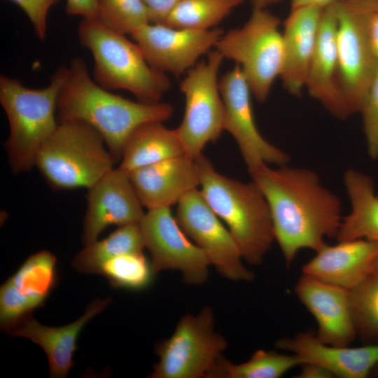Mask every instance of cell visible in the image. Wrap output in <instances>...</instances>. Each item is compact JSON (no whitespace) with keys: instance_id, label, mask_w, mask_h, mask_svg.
Instances as JSON below:
<instances>
[{"instance_id":"1","label":"cell","mask_w":378,"mask_h":378,"mask_svg":"<svg viewBox=\"0 0 378 378\" xmlns=\"http://www.w3.org/2000/svg\"><path fill=\"white\" fill-rule=\"evenodd\" d=\"M271 212L275 241L290 267L303 249L316 252L335 238L343 219L338 196L312 169L287 164H262L248 171Z\"/></svg>"},{"instance_id":"2","label":"cell","mask_w":378,"mask_h":378,"mask_svg":"<svg viewBox=\"0 0 378 378\" xmlns=\"http://www.w3.org/2000/svg\"><path fill=\"white\" fill-rule=\"evenodd\" d=\"M68 66L57 99V120L80 121L93 127L115 162H120L126 142L138 127L163 122L173 114L169 103L134 102L103 88L90 76L82 58L74 57Z\"/></svg>"},{"instance_id":"3","label":"cell","mask_w":378,"mask_h":378,"mask_svg":"<svg viewBox=\"0 0 378 378\" xmlns=\"http://www.w3.org/2000/svg\"><path fill=\"white\" fill-rule=\"evenodd\" d=\"M200 177V191L227 225L248 264L260 265L275 241L268 202L251 180L243 182L218 173L202 153L195 158Z\"/></svg>"},{"instance_id":"4","label":"cell","mask_w":378,"mask_h":378,"mask_svg":"<svg viewBox=\"0 0 378 378\" xmlns=\"http://www.w3.org/2000/svg\"><path fill=\"white\" fill-rule=\"evenodd\" d=\"M68 71V66H60L47 86L36 89L17 78L0 76V104L9 125L5 148L14 174L35 167L40 148L57 127V99Z\"/></svg>"},{"instance_id":"5","label":"cell","mask_w":378,"mask_h":378,"mask_svg":"<svg viewBox=\"0 0 378 378\" xmlns=\"http://www.w3.org/2000/svg\"><path fill=\"white\" fill-rule=\"evenodd\" d=\"M125 36L95 18H82L78 37L94 59L92 78L106 90H127L139 102H161L171 86L169 77L153 68L139 45Z\"/></svg>"},{"instance_id":"6","label":"cell","mask_w":378,"mask_h":378,"mask_svg":"<svg viewBox=\"0 0 378 378\" xmlns=\"http://www.w3.org/2000/svg\"><path fill=\"white\" fill-rule=\"evenodd\" d=\"M115 163L97 130L83 122L63 121L40 148L35 167L53 189L60 190L88 189Z\"/></svg>"},{"instance_id":"7","label":"cell","mask_w":378,"mask_h":378,"mask_svg":"<svg viewBox=\"0 0 378 378\" xmlns=\"http://www.w3.org/2000/svg\"><path fill=\"white\" fill-rule=\"evenodd\" d=\"M336 8L338 84L350 116L360 112L378 71L370 37L378 0H339Z\"/></svg>"},{"instance_id":"8","label":"cell","mask_w":378,"mask_h":378,"mask_svg":"<svg viewBox=\"0 0 378 378\" xmlns=\"http://www.w3.org/2000/svg\"><path fill=\"white\" fill-rule=\"evenodd\" d=\"M279 18L267 8H253L241 27L223 33L215 46L223 57L239 66L252 95L265 102L283 64V38Z\"/></svg>"},{"instance_id":"9","label":"cell","mask_w":378,"mask_h":378,"mask_svg":"<svg viewBox=\"0 0 378 378\" xmlns=\"http://www.w3.org/2000/svg\"><path fill=\"white\" fill-rule=\"evenodd\" d=\"M227 346L225 337L214 330L211 307H204L197 315L186 314L172 336L155 344L159 361L148 377L208 378Z\"/></svg>"},{"instance_id":"10","label":"cell","mask_w":378,"mask_h":378,"mask_svg":"<svg viewBox=\"0 0 378 378\" xmlns=\"http://www.w3.org/2000/svg\"><path fill=\"white\" fill-rule=\"evenodd\" d=\"M223 59L218 50H211L179 85L185 97V111L176 130L186 155L192 158L200 155L205 146L218 139L224 130V106L218 80Z\"/></svg>"},{"instance_id":"11","label":"cell","mask_w":378,"mask_h":378,"mask_svg":"<svg viewBox=\"0 0 378 378\" xmlns=\"http://www.w3.org/2000/svg\"><path fill=\"white\" fill-rule=\"evenodd\" d=\"M175 218L186 234L206 253L211 265L220 275L234 281L253 280L254 274L244 265L234 239L200 190L188 192L178 201Z\"/></svg>"},{"instance_id":"12","label":"cell","mask_w":378,"mask_h":378,"mask_svg":"<svg viewBox=\"0 0 378 378\" xmlns=\"http://www.w3.org/2000/svg\"><path fill=\"white\" fill-rule=\"evenodd\" d=\"M140 225L145 248L151 255L153 274L174 270L188 284L200 285L207 280L211 265L207 255L187 237L170 207L148 210Z\"/></svg>"},{"instance_id":"13","label":"cell","mask_w":378,"mask_h":378,"mask_svg":"<svg viewBox=\"0 0 378 378\" xmlns=\"http://www.w3.org/2000/svg\"><path fill=\"white\" fill-rule=\"evenodd\" d=\"M219 89L224 106L223 129L237 142L248 170L262 164H288L290 156L267 141L255 125L252 93L239 66L221 76Z\"/></svg>"},{"instance_id":"14","label":"cell","mask_w":378,"mask_h":378,"mask_svg":"<svg viewBox=\"0 0 378 378\" xmlns=\"http://www.w3.org/2000/svg\"><path fill=\"white\" fill-rule=\"evenodd\" d=\"M223 33L222 29L217 27L197 30L148 23L131 36L153 68L179 77L215 48Z\"/></svg>"},{"instance_id":"15","label":"cell","mask_w":378,"mask_h":378,"mask_svg":"<svg viewBox=\"0 0 378 378\" xmlns=\"http://www.w3.org/2000/svg\"><path fill=\"white\" fill-rule=\"evenodd\" d=\"M57 258L48 251L29 256L0 288L1 330L8 332L44 305L57 283Z\"/></svg>"},{"instance_id":"16","label":"cell","mask_w":378,"mask_h":378,"mask_svg":"<svg viewBox=\"0 0 378 378\" xmlns=\"http://www.w3.org/2000/svg\"><path fill=\"white\" fill-rule=\"evenodd\" d=\"M82 242L97 240L108 226L140 222L145 213L129 174L113 168L88 189Z\"/></svg>"},{"instance_id":"17","label":"cell","mask_w":378,"mask_h":378,"mask_svg":"<svg viewBox=\"0 0 378 378\" xmlns=\"http://www.w3.org/2000/svg\"><path fill=\"white\" fill-rule=\"evenodd\" d=\"M300 301L315 318V333L322 342L349 346L357 337L350 304V290L302 274L295 286Z\"/></svg>"},{"instance_id":"18","label":"cell","mask_w":378,"mask_h":378,"mask_svg":"<svg viewBox=\"0 0 378 378\" xmlns=\"http://www.w3.org/2000/svg\"><path fill=\"white\" fill-rule=\"evenodd\" d=\"M378 269V242L364 239L323 246L302 274L351 290Z\"/></svg>"},{"instance_id":"19","label":"cell","mask_w":378,"mask_h":378,"mask_svg":"<svg viewBox=\"0 0 378 378\" xmlns=\"http://www.w3.org/2000/svg\"><path fill=\"white\" fill-rule=\"evenodd\" d=\"M144 207H170L200 185L195 158L186 155L136 169L128 173Z\"/></svg>"},{"instance_id":"20","label":"cell","mask_w":378,"mask_h":378,"mask_svg":"<svg viewBox=\"0 0 378 378\" xmlns=\"http://www.w3.org/2000/svg\"><path fill=\"white\" fill-rule=\"evenodd\" d=\"M276 346L297 355L304 363L325 368L335 377L365 378L378 365V344L359 347L335 346L322 342L312 332H300L281 338Z\"/></svg>"},{"instance_id":"21","label":"cell","mask_w":378,"mask_h":378,"mask_svg":"<svg viewBox=\"0 0 378 378\" xmlns=\"http://www.w3.org/2000/svg\"><path fill=\"white\" fill-rule=\"evenodd\" d=\"M337 2L323 9L305 87L309 95L331 115L346 119L349 115L337 77Z\"/></svg>"},{"instance_id":"22","label":"cell","mask_w":378,"mask_h":378,"mask_svg":"<svg viewBox=\"0 0 378 378\" xmlns=\"http://www.w3.org/2000/svg\"><path fill=\"white\" fill-rule=\"evenodd\" d=\"M323 9L315 6L293 8L284 22L280 78L284 88L295 97L305 87Z\"/></svg>"},{"instance_id":"23","label":"cell","mask_w":378,"mask_h":378,"mask_svg":"<svg viewBox=\"0 0 378 378\" xmlns=\"http://www.w3.org/2000/svg\"><path fill=\"white\" fill-rule=\"evenodd\" d=\"M111 302L110 298L95 300L77 321L62 327H48L39 323L31 316L19 323L8 332L13 337H23L40 346L45 351L49 364V377H66L74 363L77 340L85 324L103 311Z\"/></svg>"},{"instance_id":"24","label":"cell","mask_w":378,"mask_h":378,"mask_svg":"<svg viewBox=\"0 0 378 378\" xmlns=\"http://www.w3.org/2000/svg\"><path fill=\"white\" fill-rule=\"evenodd\" d=\"M350 211L343 216L337 241L364 239L378 242V193L373 180L354 169L344 174Z\"/></svg>"},{"instance_id":"25","label":"cell","mask_w":378,"mask_h":378,"mask_svg":"<svg viewBox=\"0 0 378 378\" xmlns=\"http://www.w3.org/2000/svg\"><path fill=\"white\" fill-rule=\"evenodd\" d=\"M163 122L141 125L130 136L123 149L119 168L127 174L141 167L186 155L176 130Z\"/></svg>"},{"instance_id":"26","label":"cell","mask_w":378,"mask_h":378,"mask_svg":"<svg viewBox=\"0 0 378 378\" xmlns=\"http://www.w3.org/2000/svg\"><path fill=\"white\" fill-rule=\"evenodd\" d=\"M145 242L140 222L118 226L105 239L85 246L74 258L72 266L83 274H98L101 266L118 255L142 252Z\"/></svg>"},{"instance_id":"27","label":"cell","mask_w":378,"mask_h":378,"mask_svg":"<svg viewBox=\"0 0 378 378\" xmlns=\"http://www.w3.org/2000/svg\"><path fill=\"white\" fill-rule=\"evenodd\" d=\"M303 363L295 354L263 349L256 351L247 361L239 364L232 363L222 355L208 378H279Z\"/></svg>"},{"instance_id":"28","label":"cell","mask_w":378,"mask_h":378,"mask_svg":"<svg viewBox=\"0 0 378 378\" xmlns=\"http://www.w3.org/2000/svg\"><path fill=\"white\" fill-rule=\"evenodd\" d=\"M244 0H180L162 23L197 30L215 28Z\"/></svg>"},{"instance_id":"29","label":"cell","mask_w":378,"mask_h":378,"mask_svg":"<svg viewBox=\"0 0 378 378\" xmlns=\"http://www.w3.org/2000/svg\"><path fill=\"white\" fill-rule=\"evenodd\" d=\"M350 304L357 336L378 344V269L350 290Z\"/></svg>"},{"instance_id":"30","label":"cell","mask_w":378,"mask_h":378,"mask_svg":"<svg viewBox=\"0 0 378 378\" xmlns=\"http://www.w3.org/2000/svg\"><path fill=\"white\" fill-rule=\"evenodd\" d=\"M98 274L103 275L114 288L138 290L150 283L153 272L142 252L125 253L104 262Z\"/></svg>"},{"instance_id":"31","label":"cell","mask_w":378,"mask_h":378,"mask_svg":"<svg viewBox=\"0 0 378 378\" xmlns=\"http://www.w3.org/2000/svg\"><path fill=\"white\" fill-rule=\"evenodd\" d=\"M95 18L107 28L125 35H132L150 23L141 0H97Z\"/></svg>"},{"instance_id":"32","label":"cell","mask_w":378,"mask_h":378,"mask_svg":"<svg viewBox=\"0 0 378 378\" xmlns=\"http://www.w3.org/2000/svg\"><path fill=\"white\" fill-rule=\"evenodd\" d=\"M369 156L378 159V71L360 112Z\"/></svg>"},{"instance_id":"33","label":"cell","mask_w":378,"mask_h":378,"mask_svg":"<svg viewBox=\"0 0 378 378\" xmlns=\"http://www.w3.org/2000/svg\"><path fill=\"white\" fill-rule=\"evenodd\" d=\"M17 4L27 15L40 40L46 37L50 10L59 0H6Z\"/></svg>"},{"instance_id":"34","label":"cell","mask_w":378,"mask_h":378,"mask_svg":"<svg viewBox=\"0 0 378 378\" xmlns=\"http://www.w3.org/2000/svg\"><path fill=\"white\" fill-rule=\"evenodd\" d=\"M148 12L150 23L162 24L180 0H141Z\"/></svg>"},{"instance_id":"35","label":"cell","mask_w":378,"mask_h":378,"mask_svg":"<svg viewBox=\"0 0 378 378\" xmlns=\"http://www.w3.org/2000/svg\"><path fill=\"white\" fill-rule=\"evenodd\" d=\"M65 11L82 18H95L97 0H66Z\"/></svg>"},{"instance_id":"36","label":"cell","mask_w":378,"mask_h":378,"mask_svg":"<svg viewBox=\"0 0 378 378\" xmlns=\"http://www.w3.org/2000/svg\"><path fill=\"white\" fill-rule=\"evenodd\" d=\"M296 378H332L334 375L325 368L314 363H306Z\"/></svg>"},{"instance_id":"37","label":"cell","mask_w":378,"mask_h":378,"mask_svg":"<svg viewBox=\"0 0 378 378\" xmlns=\"http://www.w3.org/2000/svg\"><path fill=\"white\" fill-rule=\"evenodd\" d=\"M337 1L339 0H290V9L307 6H315L325 8Z\"/></svg>"},{"instance_id":"38","label":"cell","mask_w":378,"mask_h":378,"mask_svg":"<svg viewBox=\"0 0 378 378\" xmlns=\"http://www.w3.org/2000/svg\"><path fill=\"white\" fill-rule=\"evenodd\" d=\"M370 37L372 48L378 61V11L374 14L371 21Z\"/></svg>"},{"instance_id":"39","label":"cell","mask_w":378,"mask_h":378,"mask_svg":"<svg viewBox=\"0 0 378 378\" xmlns=\"http://www.w3.org/2000/svg\"><path fill=\"white\" fill-rule=\"evenodd\" d=\"M253 8H267V6L281 2L282 0H250Z\"/></svg>"},{"instance_id":"40","label":"cell","mask_w":378,"mask_h":378,"mask_svg":"<svg viewBox=\"0 0 378 378\" xmlns=\"http://www.w3.org/2000/svg\"><path fill=\"white\" fill-rule=\"evenodd\" d=\"M370 375H372L373 377H378V365L373 370Z\"/></svg>"}]
</instances>
